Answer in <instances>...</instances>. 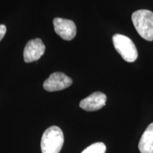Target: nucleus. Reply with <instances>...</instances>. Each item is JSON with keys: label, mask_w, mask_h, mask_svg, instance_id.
Segmentation results:
<instances>
[{"label": "nucleus", "mask_w": 153, "mask_h": 153, "mask_svg": "<svg viewBox=\"0 0 153 153\" xmlns=\"http://www.w3.org/2000/svg\"><path fill=\"white\" fill-rule=\"evenodd\" d=\"M132 22L141 37L153 41V12L147 9L137 10L132 14Z\"/></svg>", "instance_id": "obj_1"}, {"label": "nucleus", "mask_w": 153, "mask_h": 153, "mask_svg": "<svg viewBox=\"0 0 153 153\" xmlns=\"http://www.w3.org/2000/svg\"><path fill=\"white\" fill-rule=\"evenodd\" d=\"M64 143V135L60 128L51 126L45 130L41 138L42 153H59Z\"/></svg>", "instance_id": "obj_2"}, {"label": "nucleus", "mask_w": 153, "mask_h": 153, "mask_svg": "<svg viewBox=\"0 0 153 153\" xmlns=\"http://www.w3.org/2000/svg\"><path fill=\"white\" fill-rule=\"evenodd\" d=\"M115 49L126 62H133L137 58V51L133 41L127 36L116 33L112 38Z\"/></svg>", "instance_id": "obj_3"}, {"label": "nucleus", "mask_w": 153, "mask_h": 153, "mask_svg": "<svg viewBox=\"0 0 153 153\" xmlns=\"http://www.w3.org/2000/svg\"><path fill=\"white\" fill-rule=\"evenodd\" d=\"M72 84V79L65 74L54 72L44 82L43 88L48 91H56L66 89Z\"/></svg>", "instance_id": "obj_4"}, {"label": "nucleus", "mask_w": 153, "mask_h": 153, "mask_svg": "<svg viewBox=\"0 0 153 153\" xmlns=\"http://www.w3.org/2000/svg\"><path fill=\"white\" fill-rule=\"evenodd\" d=\"M53 26L55 33L62 39L71 41L75 37L76 27L72 21L62 18H55L53 20Z\"/></svg>", "instance_id": "obj_5"}, {"label": "nucleus", "mask_w": 153, "mask_h": 153, "mask_svg": "<svg viewBox=\"0 0 153 153\" xmlns=\"http://www.w3.org/2000/svg\"><path fill=\"white\" fill-rule=\"evenodd\" d=\"M45 46L40 38L30 40L26 43L24 51V59L26 62L39 60L44 54Z\"/></svg>", "instance_id": "obj_6"}, {"label": "nucleus", "mask_w": 153, "mask_h": 153, "mask_svg": "<svg viewBox=\"0 0 153 153\" xmlns=\"http://www.w3.org/2000/svg\"><path fill=\"white\" fill-rule=\"evenodd\" d=\"M106 102V96L100 91H96L82 99L79 103V106L87 111H94L101 109Z\"/></svg>", "instance_id": "obj_7"}, {"label": "nucleus", "mask_w": 153, "mask_h": 153, "mask_svg": "<svg viewBox=\"0 0 153 153\" xmlns=\"http://www.w3.org/2000/svg\"><path fill=\"white\" fill-rule=\"evenodd\" d=\"M138 148L140 153H153V123L147 127L141 136Z\"/></svg>", "instance_id": "obj_8"}, {"label": "nucleus", "mask_w": 153, "mask_h": 153, "mask_svg": "<svg viewBox=\"0 0 153 153\" xmlns=\"http://www.w3.org/2000/svg\"><path fill=\"white\" fill-rule=\"evenodd\" d=\"M106 147L104 143L98 142L89 145L81 153H105Z\"/></svg>", "instance_id": "obj_9"}, {"label": "nucleus", "mask_w": 153, "mask_h": 153, "mask_svg": "<svg viewBox=\"0 0 153 153\" xmlns=\"http://www.w3.org/2000/svg\"><path fill=\"white\" fill-rule=\"evenodd\" d=\"M7 32V28L4 25H0V41L2 40Z\"/></svg>", "instance_id": "obj_10"}]
</instances>
